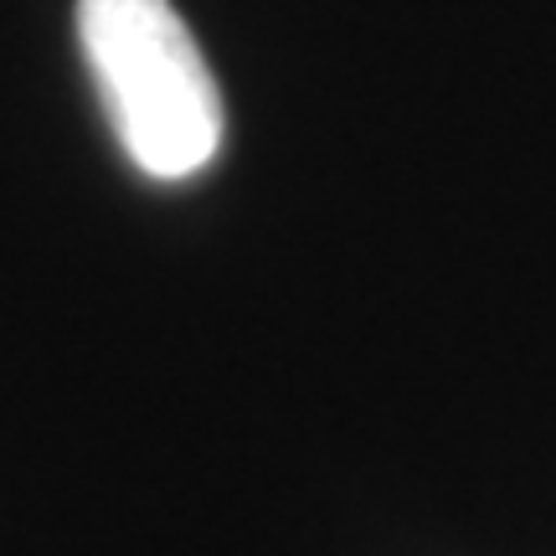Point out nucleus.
I'll list each match as a JSON object with an SVG mask.
<instances>
[{"label": "nucleus", "mask_w": 556, "mask_h": 556, "mask_svg": "<svg viewBox=\"0 0 556 556\" xmlns=\"http://www.w3.org/2000/svg\"><path fill=\"white\" fill-rule=\"evenodd\" d=\"M78 41L124 155L186 180L222 150V93L170 0H78Z\"/></svg>", "instance_id": "obj_1"}]
</instances>
